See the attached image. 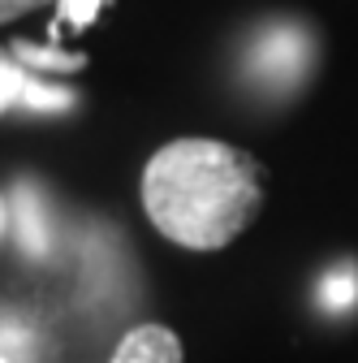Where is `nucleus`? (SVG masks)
Masks as SVG:
<instances>
[{
    "label": "nucleus",
    "instance_id": "nucleus-1",
    "mask_svg": "<svg viewBox=\"0 0 358 363\" xmlns=\"http://www.w3.org/2000/svg\"><path fill=\"white\" fill-rule=\"evenodd\" d=\"M143 212L186 251H225L263 212V164L220 139H173L143 169Z\"/></svg>",
    "mask_w": 358,
    "mask_h": 363
},
{
    "label": "nucleus",
    "instance_id": "nucleus-2",
    "mask_svg": "<svg viewBox=\"0 0 358 363\" xmlns=\"http://www.w3.org/2000/svg\"><path fill=\"white\" fill-rule=\"evenodd\" d=\"M74 96L57 86H43L26 74L22 61H13L9 48H0V113L9 108H65Z\"/></svg>",
    "mask_w": 358,
    "mask_h": 363
},
{
    "label": "nucleus",
    "instance_id": "nucleus-3",
    "mask_svg": "<svg viewBox=\"0 0 358 363\" xmlns=\"http://www.w3.org/2000/svg\"><path fill=\"white\" fill-rule=\"evenodd\" d=\"M112 363H186V354H182V337L168 325H139L117 342Z\"/></svg>",
    "mask_w": 358,
    "mask_h": 363
},
{
    "label": "nucleus",
    "instance_id": "nucleus-4",
    "mask_svg": "<svg viewBox=\"0 0 358 363\" xmlns=\"http://www.w3.org/2000/svg\"><path fill=\"white\" fill-rule=\"evenodd\" d=\"M43 208H39V195L30 191V186H22L18 195H13V225H18V238H22V247L30 251V255H43L48 251V234H43Z\"/></svg>",
    "mask_w": 358,
    "mask_h": 363
},
{
    "label": "nucleus",
    "instance_id": "nucleus-5",
    "mask_svg": "<svg viewBox=\"0 0 358 363\" xmlns=\"http://www.w3.org/2000/svg\"><path fill=\"white\" fill-rule=\"evenodd\" d=\"M354 290H358V281H354V272H341V277L324 281V298H328L333 307H345V303L354 298Z\"/></svg>",
    "mask_w": 358,
    "mask_h": 363
},
{
    "label": "nucleus",
    "instance_id": "nucleus-6",
    "mask_svg": "<svg viewBox=\"0 0 358 363\" xmlns=\"http://www.w3.org/2000/svg\"><path fill=\"white\" fill-rule=\"evenodd\" d=\"M43 5H57V0H0V26L5 22H18L22 13H35Z\"/></svg>",
    "mask_w": 358,
    "mask_h": 363
},
{
    "label": "nucleus",
    "instance_id": "nucleus-7",
    "mask_svg": "<svg viewBox=\"0 0 358 363\" xmlns=\"http://www.w3.org/2000/svg\"><path fill=\"white\" fill-rule=\"evenodd\" d=\"M91 13H96V0H65V18L69 22H91Z\"/></svg>",
    "mask_w": 358,
    "mask_h": 363
},
{
    "label": "nucleus",
    "instance_id": "nucleus-8",
    "mask_svg": "<svg viewBox=\"0 0 358 363\" xmlns=\"http://www.w3.org/2000/svg\"><path fill=\"white\" fill-rule=\"evenodd\" d=\"M9 230V203H5V195H0V234Z\"/></svg>",
    "mask_w": 358,
    "mask_h": 363
},
{
    "label": "nucleus",
    "instance_id": "nucleus-9",
    "mask_svg": "<svg viewBox=\"0 0 358 363\" xmlns=\"http://www.w3.org/2000/svg\"><path fill=\"white\" fill-rule=\"evenodd\" d=\"M0 363H9V359H5V354H0Z\"/></svg>",
    "mask_w": 358,
    "mask_h": 363
}]
</instances>
